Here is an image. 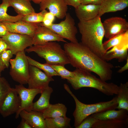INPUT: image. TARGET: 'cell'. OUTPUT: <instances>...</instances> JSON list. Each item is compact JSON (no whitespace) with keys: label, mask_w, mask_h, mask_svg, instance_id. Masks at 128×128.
Here are the masks:
<instances>
[{"label":"cell","mask_w":128,"mask_h":128,"mask_svg":"<svg viewBox=\"0 0 128 128\" xmlns=\"http://www.w3.org/2000/svg\"><path fill=\"white\" fill-rule=\"evenodd\" d=\"M64 48L70 64L76 69L93 72L102 80L111 79L113 65L102 59L81 42H66Z\"/></svg>","instance_id":"1"},{"label":"cell","mask_w":128,"mask_h":128,"mask_svg":"<svg viewBox=\"0 0 128 128\" xmlns=\"http://www.w3.org/2000/svg\"><path fill=\"white\" fill-rule=\"evenodd\" d=\"M101 17L98 15L89 21H79L78 26L81 35V42L105 60L106 51L103 47V42L104 32Z\"/></svg>","instance_id":"2"},{"label":"cell","mask_w":128,"mask_h":128,"mask_svg":"<svg viewBox=\"0 0 128 128\" xmlns=\"http://www.w3.org/2000/svg\"><path fill=\"white\" fill-rule=\"evenodd\" d=\"M73 71V77L67 80L75 90L83 87H90L97 89L108 96L118 94L119 87L117 85L107 82L86 70L76 69Z\"/></svg>","instance_id":"3"},{"label":"cell","mask_w":128,"mask_h":128,"mask_svg":"<svg viewBox=\"0 0 128 128\" xmlns=\"http://www.w3.org/2000/svg\"><path fill=\"white\" fill-rule=\"evenodd\" d=\"M64 87L73 97L75 102V108L73 115L74 118V126L75 128L88 116L95 113L115 109L118 106L117 96L109 101L86 104L80 102L77 98L67 84H64Z\"/></svg>","instance_id":"4"},{"label":"cell","mask_w":128,"mask_h":128,"mask_svg":"<svg viewBox=\"0 0 128 128\" xmlns=\"http://www.w3.org/2000/svg\"><path fill=\"white\" fill-rule=\"evenodd\" d=\"M25 50L28 53L34 52L39 57L44 59L46 61V63L48 64L65 65L70 64L64 50L56 41L32 46L26 49Z\"/></svg>","instance_id":"5"},{"label":"cell","mask_w":128,"mask_h":128,"mask_svg":"<svg viewBox=\"0 0 128 128\" xmlns=\"http://www.w3.org/2000/svg\"><path fill=\"white\" fill-rule=\"evenodd\" d=\"M15 58L10 59L9 74L12 79L20 84H27L29 78V65L24 51L19 52Z\"/></svg>","instance_id":"6"},{"label":"cell","mask_w":128,"mask_h":128,"mask_svg":"<svg viewBox=\"0 0 128 128\" xmlns=\"http://www.w3.org/2000/svg\"><path fill=\"white\" fill-rule=\"evenodd\" d=\"M64 19L58 23H52L46 27L64 39H66L70 42H78L76 35L78 33L74 19L69 13H67Z\"/></svg>","instance_id":"7"},{"label":"cell","mask_w":128,"mask_h":128,"mask_svg":"<svg viewBox=\"0 0 128 128\" xmlns=\"http://www.w3.org/2000/svg\"><path fill=\"white\" fill-rule=\"evenodd\" d=\"M1 37L7 44L9 49L15 55L33 45L32 37L27 35L9 32Z\"/></svg>","instance_id":"8"},{"label":"cell","mask_w":128,"mask_h":128,"mask_svg":"<svg viewBox=\"0 0 128 128\" xmlns=\"http://www.w3.org/2000/svg\"><path fill=\"white\" fill-rule=\"evenodd\" d=\"M102 24L104 37L108 39L128 31V22L125 19L121 17L109 18L105 19Z\"/></svg>","instance_id":"9"},{"label":"cell","mask_w":128,"mask_h":128,"mask_svg":"<svg viewBox=\"0 0 128 128\" xmlns=\"http://www.w3.org/2000/svg\"><path fill=\"white\" fill-rule=\"evenodd\" d=\"M21 100L20 108L16 113L15 118H18L21 111L24 110L27 111L32 110L33 102V101L36 96L41 94L42 89L26 88L23 85L19 84L15 85V88Z\"/></svg>","instance_id":"10"},{"label":"cell","mask_w":128,"mask_h":128,"mask_svg":"<svg viewBox=\"0 0 128 128\" xmlns=\"http://www.w3.org/2000/svg\"><path fill=\"white\" fill-rule=\"evenodd\" d=\"M29 73L28 88L42 89L49 86L50 82L54 80L52 77L48 76L41 70L32 65H29Z\"/></svg>","instance_id":"11"},{"label":"cell","mask_w":128,"mask_h":128,"mask_svg":"<svg viewBox=\"0 0 128 128\" xmlns=\"http://www.w3.org/2000/svg\"><path fill=\"white\" fill-rule=\"evenodd\" d=\"M21 104L20 99L15 89L11 88L0 107V114L5 118L16 113Z\"/></svg>","instance_id":"12"},{"label":"cell","mask_w":128,"mask_h":128,"mask_svg":"<svg viewBox=\"0 0 128 128\" xmlns=\"http://www.w3.org/2000/svg\"><path fill=\"white\" fill-rule=\"evenodd\" d=\"M32 38L33 45L43 44L51 41L67 42L50 28L40 24Z\"/></svg>","instance_id":"13"},{"label":"cell","mask_w":128,"mask_h":128,"mask_svg":"<svg viewBox=\"0 0 128 128\" xmlns=\"http://www.w3.org/2000/svg\"><path fill=\"white\" fill-rule=\"evenodd\" d=\"M39 4L40 10L47 9L59 19L65 18L67 13L68 5L64 0H42Z\"/></svg>","instance_id":"14"},{"label":"cell","mask_w":128,"mask_h":128,"mask_svg":"<svg viewBox=\"0 0 128 128\" xmlns=\"http://www.w3.org/2000/svg\"><path fill=\"white\" fill-rule=\"evenodd\" d=\"M9 32L26 35L33 37L40 23H29L21 20L15 22H4Z\"/></svg>","instance_id":"15"},{"label":"cell","mask_w":128,"mask_h":128,"mask_svg":"<svg viewBox=\"0 0 128 128\" xmlns=\"http://www.w3.org/2000/svg\"><path fill=\"white\" fill-rule=\"evenodd\" d=\"M100 5L80 4L75 8L76 17L79 21H87L98 15Z\"/></svg>","instance_id":"16"},{"label":"cell","mask_w":128,"mask_h":128,"mask_svg":"<svg viewBox=\"0 0 128 128\" xmlns=\"http://www.w3.org/2000/svg\"><path fill=\"white\" fill-rule=\"evenodd\" d=\"M19 116L27 121L32 128H46L45 118L42 112L23 110L19 113Z\"/></svg>","instance_id":"17"},{"label":"cell","mask_w":128,"mask_h":128,"mask_svg":"<svg viewBox=\"0 0 128 128\" xmlns=\"http://www.w3.org/2000/svg\"><path fill=\"white\" fill-rule=\"evenodd\" d=\"M128 6V0H103L100 5L98 15L123 10Z\"/></svg>","instance_id":"18"},{"label":"cell","mask_w":128,"mask_h":128,"mask_svg":"<svg viewBox=\"0 0 128 128\" xmlns=\"http://www.w3.org/2000/svg\"><path fill=\"white\" fill-rule=\"evenodd\" d=\"M91 115L99 120L112 119L128 120V111L124 109H111L92 114Z\"/></svg>","instance_id":"19"},{"label":"cell","mask_w":128,"mask_h":128,"mask_svg":"<svg viewBox=\"0 0 128 128\" xmlns=\"http://www.w3.org/2000/svg\"><path fill=\"white\" fill-rule=\"evenodd\" d=\"M53 91V88L49 86L42 89L40 97L33 103L32 110L42 112L47 108L50 104V96Z\"/></svg>","instance_id":"20"},{"label":"cell","mask_w":128,"mask_h":128,"mask_svg":"<svg viewBox=\"0 0 128 128\" xmlns=\"http://www.w3.org/2000/svg\"><path fill=\"white\" fill-rule=\"evenodd\" d=\"M67 109L62 103L50 104L48 107L42 113L45 118H52L60 117H66Z\"/></svg>","instance_id":"21"},{"label":"cell","mask_w":128,"mask_h":128,"mask_svg":"<svg viewBox=\"0 0 128 128\" xmlns=\"http://www.w3.org/2000/svg\"><path fill=\"white\" fill-rule=\"evenodd\" d=\"M10 6L14 8L18 14L23 16L35 12L29 0H9Z\"/></svg>","instance_id":"22"},{"label":"cell","mask_w":128,"mask_h":128,"mask_svg":"<svg viewBox=\"0 0 128 128\" xmlns=\"http://www.w3.org/2000/svg\"><path fill=\"white\" fill-rule=\"evenodd\" d=\"M128 120L112 119L98 120L93 125L92 128H127Z\"/></svg>","instance_id":"23"},{"label":"cell","mask_w":128,"mask_h":128,"mask_svg":"<svg viewBox=\"0 0 128 128\" xmlns=\"http://www.w3.org/2000/svg\"><path fill=\"white\" fill-rule=\"evenodd\" d=\"M117 94L118 105L116 109H124L128 111V82L121 83Z\"/></svg>","instance_id":"24"},{"label":"cell","mask_w":128,"mask_h":128,"mask_svg":"<svg viewBox=\"0 0 128 128\" xmlns=\"http://www.w3.org/2000/svg\"><path fill=\"white\" fill-rule=\"evenodd\" d=\"M71 120L66 116L45 118L46 128H71Z\"/></svg>","instance_id":"25"},{"label":"cell","mask_w":128,"mask_h":128,"mask_svg":"<svg viewBox=\"0 0 128 128\" xmlns=\"http://www.w3.org/2000/svg\"><path fill=\"white\" fill-rule=\"evenodd\" d=\"M128 50L127 47L119 49L114 46L106 51L105 60L108 61L116 59L119 62L126 60L128 58Z\"/></svg>","instance_id":"26"},{"label":"cell","mask_w":128,"mask_h":128,"mask_svg":"<svg viewBox=\"0 0 128 128\" xmlns=\"http://www.w3.org/2000/svg\"><path fill=\"white\" fill-rule=\"evenodd\" d=\"M10 6L9 0H2V3L0 4V22H15L21 20L22 15L18 14L13 16L7 13L8 8Z\"/></svg>","instance_id":"27"},{"label":"cell","mask_w":128,"mask_h":128,"mask_svg":"<svg viewBox=\"0 0 128 128\" xmlns=\"http://www.w3.org/2000/svg\"><path fill=\"white\" fill-rule=\"evenodd\" d=\"M27 58L29 65L35 66L42 70L48 76L52 77L54 76H59L49 64L46 63H40L28 56H27Z\"/></svg>","instance_id":"28"},{"label":"cell","mask_w":128,"mask_h":128,"mask_svg":"<svg viewBox=\"0 0 128 128\" xmlns=\"http://www.w3.org/2000/svg\"><path fill=\"white\" fill-rule=\"evenodd\" d=\"M48 11L46 9L39 13L35 12L23 16L21 20L34 23H40L43 20L44 16Z\"/></svg>","instance_id":"29"},{"label":"cell","mask_w":128,"mask_h":128,"mask_svg":"<svg viewBox=\"0 0 128 128\" xmlns=\"http://www.w3.org/2000/svg\"><path fill=\"white\" fill-rule=\"evenodd\" d=\"M48 64L55 70L62 79L67 80L71 79L74 76V72L68 70L65 68L64 65L60 64Z\"/></svg>","instance_id":"30"},{"label":"cell","mask_w":128,"mask_h":128,"mask_svg":"<svg viewBox=\"0 0 128 128\" xmlns=\"http://www.w3.org/2000/svg\"><path fill=\"white\" fill-rule=\"evenodd\" d=\"M126 32L116 35L103 43V47L105 50L107 51L119 44L122 40Z\"/></svg>","instance_id":"31"},{"label":"cell","mask_w":128,"mask_h":128,"mask_svg":"<svg viewBox=\"0 0 128 128\" xmlns=\"http://www.w3.org/2000/svg\"><path fill=\"white\" fill-rule=\"evenodd\" d=\"M11 88L6 80L4 77H0V107Z\"/></svg>","instance_id":"32"},{"label":"cell","mask_w":128,"mask_h":128,"mask_svg":"<svg viewBox=\"0 0 128 128\" xmlns=\"http://www.w3.org/2000/svg\"><path fill=\"white\" fill-rule=\"evenodd\" d=\"M13 54L9 49L6 50L0 53V60L6 68L9 65V61L13 57Z\"/></svg>","instance_id":"33"},{"label":"cell","mask_w":128,"mask_h":128,"mask_svg":"<svg viewBox=\"0 0 128 128\" xmlns=\"http://www.w3.org/2000/svg\"><path fill=\"white\" fill-rule=\"evenodd\" d=\"M98 120L91 115L83 120L76 128H92L94 124Z\"/></svg>","instance_id":"34"},{"label":"cell","mask_w":128,"mask_h":128,"mask_svg":"<svg viewBox=\"0 0 128 128\" xmlns=\"http://www.w3.org/2000/svg\"><path fill=\"white\" fill-rule=\"evenodd\" d=\"M55 16L49 12H47L45 14L43 22L40 24L46 27L50 25L55 20Z\"/></svg>","instance_id":"35"},{"label":"cell","mask_w":128,"mask_h":128,"mask_svg":"<svg viewBox=\"0 0 128 128\" xmlns=\"http://www.w3.org/2000/svg\"><path fill=\"white\" fill-rule=\"evenodd\" d=\"M103 0H80L81 4L100 5Z\"/></svg>","instance_id":"36"},{"label":"cell","mask_w":128,"mask_h":128,"mask_svg":"<svg viewBox=\"0 0 128 128\" xmlns=\"http://www.w3.org/2000/svg\"><path fill=\"white\" fill-rule=\"evenodd\" d=\"M67 5L71 6L76 8L80 4V0H64Z\"/></svg>","instance_id":"37"},{"label":"cell","mask_w":128,"mask_h":128,"mask_svg":"<svg viewBox=\"0 0 128 128\" xmlns=\"http://www.w3.org/2000/svg\"><path fill=\"white\" fill-rule=\"evenodd\" d=\"M9 32L5 25L3 22H0V37L5 35Z\"/></svg>","instance_id":"38"},{"label":"cell","mask_w":128,"mask_h":128,"mask_svg":"<svg viewBox=\"0 0 128 128\" xmlns=\"http://www.w3.org/2000/svg\"><path fill=\"white\" fill-rule=\"evenodd\" d=\"M21 118V121L17 128H32L27 121L23 118Z\"/></svg>","instance_id":"39"},{"label":"cell","mask_w":128,"mask_h":128,"mask_svg":"<svg viewBox=\"0 0 128 128\" xmlns=\"http://www.w3.org/2000/svg\"><path fill=\"white\" fill-rule=\"evenodd\" d=\"M8 49L9 48L7 44L0 37V53Z\"/></svg>","instance_id":"40"},{"label":"cell","mask_w":128,"mask_h":128,"mask_svg":"<svg viewBox=\"0 0 128 128\" xmlns=\"http://www.w3.org/2000/svg\"><path fill=\"white\" fill-rule=\"evenodd\" d=\"M126 62L125 64L118 71L119 73H121L128 69V58L126 60Z\"/></svg>","instance_id":"41"},{"label":"cell","mask_w":128,"mask_h":128,"mask_svg":"<svg viewBox=\"0 0 128 128\" xmlns=\"http://www.w3.org/2000/svg\"><path fill=\"white\" fill-rule=\"evenodd\" d=\"M6 68L3 65L0 60V76H1V72Z\"/></svg>","instance_id":"42"},{"label":"cell","mask_w":128,"mask_h":128,"mask_svg":"<svg viewBox=\"0 0 128 128\" xmlns=\"http://www.w3.org/2000/svg\"><path fill=\"white\" fill-rule=\"evenodd\" d=\"M42 0H31L34 3L36 4H39Z\"/></svg>","instance_id":"43"},{"label":"cell","mask_w":128,"mask_h":128,"mask_svg":"<svg viewBox=\"0 0 128 128\" xmlns=\"http://www.w3.org/2000/svg\"><path fill=\"white\" fill-rule=\"evenodd\" d=\"M29 0L30 1H31V0Z\"/></svg>","instance_id":"44"},{"label":"cell","mask_w":128,"mask_h":128,"mask_svg":"<svg viewBox=\"0 0 128 128\" xmlns=\"http://www.w3.org/2000/svg\"><path fill=\"white\" fill-rule=\"evenodd\" d=\"M0 77H1V76H0Z\"/></svg>","instance_id":"45"}]
</instances>
